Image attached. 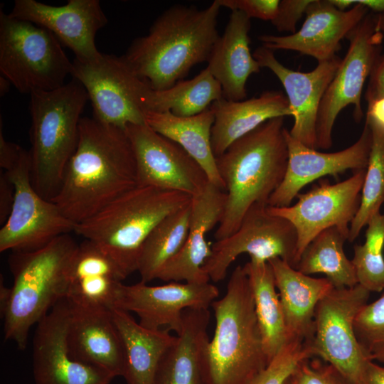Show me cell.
<instances>
[{
	"label": "cell",
	"mask_w": 384,
	"mask_h": 384,
	"mask_svg": "<svg viewBox=\"0 0 384 384\" xmlns=\"http://www.w3.org/2000/svg\"><path fill=\"white\" fill-rule=\"evenodd\" d=\"M137 186L135 155L125 129L82 117L76 149L51 201L77 225Z\"/></svg>",
	"instance_id": "6da1fadb"
},
{
	"label": "cell",
	"mask_w": 384,
	"mask_h": 384,
	"mask_svg": "<svg viewBox=\"0 0 384 384\" xmlns=\"http://www.w3.org/2000/svg\"><path fill=\"white\" fill-rule=\"evenodd\" d=\"M221 6L176 4L165 10L149 33L137 38L122 57L131 70L154 90L171 87L196 65L207 62L218 37Z\"/></svg>",
	"instance_id": "7a4b0ae2"
},
{
	"label": "cell",
	"mask_w": 384,
	"mask_h": 384,
	"mask_svg": "<svg viewBox=\"0 0 384 384\" xmlns=\"http://www.w3.org/2000/svg\"><path fill=\"white\" fill-rule=\"evenodd\" d=\"M284 119H269L215 157L226 193L215 240L234 233L251 206L268 205L271 195L282 183L288 161Z\"/></svg>",
	"instance_id": "3957f363"
},
{
	"label": "cell",
	"mask_w": 384,
	"mask_h": 384,
	"mask_svg": "<svg viewBox=\"0 0 384 384\" xmlns=\"http://www.w3.org/2000/svg\"><path fill=\"white\" fill-rule=\"evenodd\" d=\"M211 306L215 329L203 354L205 384H251L270 362L243 266L235 268L225 295Z\"/></svg>",
	"instance_id": "277c9868"
},
{
	"label": "cell",
	"mask_w": 384,
	"mask_h": 384,
	"mask_svg": "<svg viewBox=\"0 0 384 384\" xmlns=\"http://www.w3.org/2000/svg\"><path fill=\"white\" fill-rule=\"evenodd\" d=\"M78 245L64 234L38 250L10 255L14 283L2 319L4 338L14 341L18 349L26 348L31 327L66 297L70 267Z\"/></svg>",
	"instance_id": "5b68a950"
},
{
	"label": "cell",
	"mask_w": 384,
	"mask_h": 384,
	"mask_svg": "<svg viewBox=\"0 0 384 384\" xmlns=\"http://www.w3.org/2000/svg\"><path fill=\"white\" fill-rule=\"evenodd\" d=\"M30 97L31 181L41 196L52 201L76 149L81 114L88 96L83 86L73 78L58 89L36 91Z\"/></svg>",
	"instance_id": "8992f818"
},
{
	"label": "cell",
	"mask_w": 384,
	"mask_h": 384,
	"mask_svg": "<svg viewBox=\"0 0 384 384\" xmlns=\"http://www.w3.org/2000/svg\"><path fill=\"white\" fill-rule=\"evenodd\" d=\"M191 199L181 192L137 186L75 225L74 232L100 247L127 277L137 271L142 247L155 226Z\"/></svg>",
	"instance_id": "52a82bcc"
},
{
	"label": "cell",
	"mask_w": 384,
	"mask_h": 384,
	"mask_svg": "<svg viewBox=\"0 0 384 384\" xmlns=\"http://www.w3.org/2000/svg\"><path fill=\"white\" fill-rule=\"evenodd\" d=\"M72 62L48 29L0 10V72L22 94L65 85Z\"/></svg>",
	"instance_id": "ba28073f"
},
{
	"label": "cell",
	"mask_w": 384,
	"mask_h": 384,
	"mask_svg": "<svg viewBox=\"0 0 384 384\" xmlns=\"http://www.w3.org/2000/svg\"><path fill=\"white\" fill-rule=\"evenodd\" d=\"M348 50L329 84L319 106L316 120V149L332 146V131L339 113L353 105V118L359 123L363 112L361 96L364 84L381 55L383 36L377 14L369 12L347 35Z\"/></svg>",
	"instance_id": "9c48e42d"
},
{
	"label": "cell",
	"mask_w": 384,
	"mask_h": 384,
	"mask_svg": "<svg viewBox=\"0 0 384 384\" xmlns=\"http://www.w3.org/2000/svg\"><path fill=\"white\" fill-rule=\"evenodd\" d=\"M370 294L358 284L331 289L316 307L314 334L309 343L312 357L331 364L353 384L370 361L354 331L355 319L368 303Z\"/></svg>",
	"instance_id": "30bf717a"
},
{
	"label": "cell",
	"mask_w": 384,
	"mask_h": 384,
	"mask_svg": "<svg viewBox=\"0 0 384 384\" xmlns=\"http://www.w3.org/2000/svg\"><path fill=\"white\" fill-rule=\"evenodd\" d=\"M267 206H251L234 233L212 245L211 254L203 265L210 280H223L230 265L244 253L267 262L279 257L295 268L297 230L287 219L270 213Z\"/></svg>",
	"instance_id": "8fae6325"
},
{
	"label": "cell",
	"mask_w": 384,
	"mask_h": 384,
	"mask_svg": "<svg viewBox=\"0 0 384 384\" xmlns=\"http://www.w3.org/2000/svg\"><path fill=\"white\" fill-rule=\"evenodd\" d=\"M72 64L71 76L85 89L95 119L123 129L146 124L140 100L149 85L122 56L102 53L90 61L75 58Z\"/></svg>",
	"instance_id": "7c38bea8"
},
{
	"label": "cell",
	"mask_w": 384,
	"mask_h": 384,
	"mask_svg": "<svg viewBox=\"0 0 384 384\" xmlns=\"http://www.w3.org/2000/svg\"><path fill=\"white\" fill-rule=\"evenodd\" d=\"M5 172L15 193L11 213L0 230L1 252L38 250L55 238L74 231L75 224L32 186L28 151L23 150L16 164Z\"/></svg>",
	"instance_id": "4fadbf2b"
},
{
	"label": "cell",
	"mask_w": 384,
	"mask_h": 384,
	"mask_svg": "<svg viewBox=\"0 0 384 384\" xmlns=\"http://www.w3.org/2000/svg\"><path fill=\"white\" fill-rule=\"evenodd\" d=\"M365 174L366 169L356 171L334 184L322 180L307 192L299 193L292 206H267L270 213L287 219L297 230V265L309 243L329 228H338L348 239L350 225L360 206Z\"/></svg>",
	"instance_id": "5bb4252c"
},
{
	"label": "cell",
	"mask_w": 384,
	"mask_h": 384,
	"mask_svg": "<svg viewBox=\"0 0 384 384\" xmlns=\"http://www.w3.org/2000/svg\"><path fill=\"white\" fill-rule=\"evenodd\" d=\"M125 130L135 155L138 186H152L186 193H201L209 183L203 169L180 145L146 124Z\"/></svg>",
	"instance_id": "9a60e30c"
},
{
	"label": "cell",
	"mask_w": 384,
	"mask_h": 384,
	"mask_svg": "<svg viewBox=\"0 0 384 384\" xmlns=\"http://www.w3.org/2000/svg\"><path fill=\"white\" fill-rule=\"evenodd\" d=\"M219 295L216 286L206 283L171 282L149 286L139 282L121 284L114 307L135 313L139 324L150 329L166 327L176 334L181 329L186 309H208Z\"/></svg>",
	"instance_id": "2e32d148"
},
{
	"label": "cell",
	"mask_w": 384,
	"mask_h": 384,
	"mask_svg": "<svg viewBox=\"0 0 384 384\" xmlns=\"http://www.w3.org/2000/svg\"><path fill=\"white\" fill-rule=\"evenodd\" d=\"M70 312V302L64 298L37 324L33 339L35 383L110 384L114 377L109 373L70 354L66 342Z\"/></svg>",
	"instance_id": "e0dca14e"
},
{
	"label": "cell",
	"mask_w": 384,
	"mask_h": 384,
	"mask_svg": "<svg viewBox=\"0 0 384 384\" xmlns=\"http://www.w3.org/2000/svg\"><path fill=\"white\" fill-rule=\"evenodd\" d=\"M284 136L288 149L287 169L282 183L268 201L270 206H290L305 186L325 176L336 178L348 170L367 168L372 134L366 122L354 144L336 152H320L308 147L294 139L286 128Z\"/></svg>",
	"instance_id": "ac0fdd59"
},
{
	"label": "cell",
	"mask_w": 384,
	"mask_h": 384,
	"mask_svg": "<svg viewBox=\"0 0 384 384\" xmlns=\"http://www.w3.org/2000/svg\"><path fill=\"white\" fill-rule=\"evenodd\" d=\"M9 15L48 29L74 53L76 59L90 61L102 54L95 45V36L107 23V18L98 0H69L60 6L16 0Z\"/></svg>",
	"instance_id": "d6986e66"
},
{
	"label": "cell",
	"mask_w": 384,
	"mask_h": 384,
	"mask_svg": "<svg viewBox=\"0 0 384 384\" xmlns=\"http://www.w3.org/2000/svg\"><path fill=\"white\" fill-rule=\"evenodd\" d=\"M351 9L341 11L329 0H312L299 30L287 36L261 35L262 46L272 50H287L314 58L318 63L336 56L341 41L370 12L355 0H347Z\"/></svg>",
	"instance_id": "ffe728a7"
},
{
	"label": "cell",
	"mask_w": 384,
	"mask_h": 384,
	"mask_svg": "<svg viewBox=\"0 0 384 384\" xmlns=\"http://www.w3.org/2000/svg\"><path fill=\"white\" fill-rule=\"evenodd\" d=\"M252 55L260 67L271 70L284 87L294 118L289 134L306 146L316 149L319 108L342 58L336 55L318 63L309 72H301L284 66L273 50L262 46L257 48Z\"/></svg>",
	"instance_id": "44dd1931"
},
{
	"label": "cell",
	"mask_w": 384,
	"mask_h": 384,
	"mask_svg": "<svg viewBox=\"0 0 384 384\" xmlns=\"http://www.w3.org/2000/svg\"><path fill=\"white\" fill-rule=\"evenodd\" d=\"M225 203V191L210 182L201 193L192 197L186 242L160 269L156 279L164 282H209V277L203 270V265L211 254L206 237L220 223Z\"/></svg>",
	"instance_id": "7402d4cb"
},
{
	"label": "cell",
	"mask_w": 384,
	"mask_h": 384,
	"mask_svg": "<svg viewBox=\"0 0 384 384\" xmlns=\"http://www.w3.org/2000/svg\"><path fill=\"white\" fill-rule=\"evenodd\" d=\"M69 302L66 342L71 356L100 368L114 378L122 376L123 345L111 309L82 306Z\"/></svg>",
	"instance_id": "603a6c76"
},
{
	"label": "cell",
	"mask_w": 384,
	"mask_h": 384,
	"mask_svg": "<svg viewBox=\"0 0 384 384\" xmlns=\"http://www.w3.org/2000/svg\"><path fill=\"white\" fill-rule=\"evenodd\" d=\"M250 18L245 14L231 11L207 61L206 68L220 85L223 98L228 100H244L249 77L260 71L259 63L250 52Z\"/></svg>",
	"instance_id": "cb8c5ba5"
},
{
	"label": "cell",
	"mask_w": 384,
	"mask_h": 384,
	"mask_svg": "<svg viewBox=\"0 0 384 384\" xmlns=\"http://www.w3.org/2000/svg\"><path fill=\"white\" fill-rule=\"evenodd\" d=\"M279 292L288 341L309 343L319 302L334 287L327 278L305 274L279 257L267 261Z\"/></svg>",
	"instance_id": "d4e9b609"
},
{
	"label": "cell",
	"mask_w": 384,
	"mask_h": 384,
	"mask_svg": "<svg viewBox=\"0 0 384 384\" xmlns=\"http://www.w3.org/2000/svg\"><path fill=\"white\" fill-rule=\"evenodd\" d=\"M209 107L215 117L211 144L215 157L223 154L234 142L269 119L292 117L287 96L276 90L265 91L258 97L240 101L223 97Z\"/></svg>",
	"instance_id": "484cf974"
},
{
	"label": "cell",
	"mask_w": 384,
	"mask_h": 384,
	"mask_svg": "<svg viewBox=\"0 0 384 384\" xmlns=\"http://www.w3.org/2000/svg\"><path fill=\"white\" fill-rule=\"evenodd\" d=\"M208 309H186L180 332L157 368L154 384H205L203 354L209 341Z\"/></svg>",
	"instance_id": "4316f807"
},
{
	"label": "cell",
	"mask_w": 384,
	"mask_h": 384,
	"mask_svg": "<svg viewBox=\"0 0 384 384\" xmlns=\"http://www.w3.org/2000/svg\"><path fill=\"white\" fill-rule=\"evenodd\" d=\"M111 314L121 338L127 384H154L159 363L176 336L165 329H150L137 322L129 312L113 307Z\"/></svg>",
	"instance_id": "83f0119b"
},
{
	"label": "cell",
	"mask_w": 384,
	"mask_h": 384,
	"mask_svg": "<svg viewBox=\"0 0 384 384\" xmlns=\"http://www.w3.org/2000/svg\"><path fill=\"white\" fill-rule=\"evenodd\" d=\"M145 123L154 132L180 145L203 169L209 182L225 191L211 144L215 117L208 107L191 117H178L170 112H144Z\"/></svg>",
	"instance_id": "f1b7e54d"
},
{
	"label": "cell",
	"mask_w": 384,
	"mask_h": 384,
	"mask_svg": "<svg viewBox=\"0 0 384 384\" xmlns=\"http://www.w3.org/2000/svg\"><path fill=\"white\" fill-rule=\"evenodd\" d=\"M243 268L249 279L265 352L270 363L288 341L273 270L268 262L255 258H250Z\"/></svg>",
	"instance_id": "f546056e"
},
{
	"label": "cell",
	"mask_w": 384,
	"mask_h": 384,
	"mask_svg": "<svg viewBox=\"0 0 384 384\" xmlns=\"http://www.w3.org/2000/svg\"><path fill=\"white\" fill-rule=\"evenodd\" d=\"M223 97L220 85L206 68L193 78L179 81L170 88L154 90L148 87L140 102L144 112H170L185 117L202 112Z\"/></svg>",
	"instance_id": "4dcf8cb0"
},
{
	"label": "cell",
	"mask_w": 384,
	"mask_h": 384,
	"mask_svg": "<svg viewBox=\"0 0 384 384\" xmlns=\"http://www.w3.org/2000/svg\"><path fill=\"white\" fill-rule=\"evenodd\" d=\"M348 236L336 227L319 233L306 247L295 267L309 275L321 273L336 288L358 284L355 269L343 250Z\"/></svg>",
	"instance_id": "1f68e13d"
},
{
	"label": "cell",
	"mask_w": 384,
	"mask_h": 384,
	"mask_svg": "<svg viewBox=\"0 0 384 384\" xmlns=\"http://www.w3.org/2000/svg\"><path fill=\"white\" fill-rule=\"evenodd\" d=\"M190 217L191 203L167 215L149 233L138 260L141 282L155 279L160 269L180 251L188 235Z\"/></svg>",
	"instance_id": "d6a6232c"
},
{
	"label": "cell",
	"mask_w": 384,
	"mask_h": 384,
	"mask_svg": "<svg viewBox=\"0 0 384 384\" xmlns=\"http://www.w3.org/2000/svg\"><path fill=\"white\" fill-rule=\"evenodd\" d=\"M372 134V144L361 190L358 210L351 222L348 240L354 241L370 218L380 212L384 203V129L366 122Z\"/></svg>",
	"instance_id": "836d02e7"
},
{
	"label": "cell",
	"mask_w": 384,
	"mask_h": 384,
	"mask_svg": "<svg viewBox=\"0 0 384 384\" xmlns=\"http://www.w3.org/2000/svg\"><path fill=\"white\" fill-rule=\"evenodd\" d=\"M384 232L368 228L363 245L353 247V265L358 284L369 292H380L384 289Z\"/></svg>",
	"instance_id": "e575fe53"
},
{
	"label": "cell",
	"mask_w": 384,
	"mask_h": 384,
	"mask_svg": "<svg viewBox=\"0 0 384 384\" xmlns=\"http://www.w3.org/2000/svg\"><path fill=\"white\" fill-rule=\"evenodd\" d=\"M354 331L365 356L384 363V294L361 309L354 321Z\"/></svg>",
	"instance_id": "d590c367"
},
{
	"label": "cell",
	"mask_w": 384,
	"mask_h": 384,
	"mask_svg": "<svg viewBox=\"0 0 384 384\" xmlns=\"http://www.w3.org/2000/svg\"><path fill=\"white\" fill-rule=\"evenodd\" d=\"M104 275L119 281L127 276L100 247L85 239L79 244L69 271V282L89 276Z\"/></svg>",
	"instance_id": "8d00e7d4"
},
{
	"label": "cell",
	"mask_w": 384,
	"mask_h": 384,
	"mask_svg": "<svg viewBox=\"0 0 384 384\" xmlns=\"http://www.w3.org/2000/svg\"><path fill=\"white\" fill-rule=\"evenodd\" d=\"M309 358L312 355L307 343L288 341L251 384H284L297 365Z\"/></svg>",
	"instance_id": "74e56055"
},
{
	"label": "cell",
	"mask_w": 384,
	"mask_h": 384,
	"mask_svg": "<svg viewBox=\"0 0 384 384\" xmlns=\"http://www.w3.org/2000/svg\"><path fill=\"white\" fill-rule=\"evenodd\" d=\"M289 381L290 384H353L331 364L317 357L302 361Z\"/></svg>",
	"instance_id": "f35d334b"
},
{
	"label": "cell",
	"mask_w": 384,
	"mask_h": 384,
	"mask_svg": "<svg viewBox=\"0 0 384 384\" xmlns=\"http://www.w3.org/2000/svg\"><path fill=\"white\" fill-rule=\"evenodd\" d=\"M220 6L240 11L249 18H256L272 21L276 16L279 0H218Z\"/></svg>",
	"instance_id": "ab89813d"
},
{
	"label": "cell",
	"mask_w": 384,
	"mask_h": 384,
	"mask_svg": "<svg viewBox=\"0 0 384 384\" xmlns=\"http://www.w3.org/2000/svg\"><path fill=\"white\" fill-rule=\"evenodd\" d=\"M312 0H282L279 1L277 15L271 21L280 32L295 33L296 26Z\"/></svg>",
	"instance_id": "60d3db41"
},
{
	"label": "cell",
	"mask_w": 384,
	"mask_h": 384,
	"mask_svg": "<svg viewBox=\"0 0 384 384\" xmlns=\"http://www.w3.org/2000/svg\"><path fill=\"white\" fill-rule=\"evenodd\" d=\"M364 97L368 103L384 97V53L379 56L369 76Z\"/></svg>",
	"instance_id": "b9f144b4"
},
{
	"label": "cell",
	"mask_w": 384,
	"mask_h": 384,
	"mask_svg": "<svg viewBox=\"0 0 384 384\" xmlns=\"http://www.w3.org/2000/svg\"><path fill=\"white\" fill-rule=\"evenodd\" d=\"M14 186L6 172L0 175V223L8 219L14 201Z\"/></svg>",
	"instance_id": "7bdbcfd3"
},
{
	"label": "cell",
	"mask_w": 384,
	"mask_h": 384,
	"mask_svg": "<svg viewBox=\"0 0 384 384\" xmlns=\"http://www.w3.org/2000/svg\"><path fill=\"white\" fill-rule=\"evenodd\" d=\"M0 123V166L5 171L11 170L18 161L24 149L16 144L7 141L3 134Z\"/></svg>",
	"instance_id": "ee69618b"
},
{
	"label": "cell",
	"mask_w": 384,
	"mask_h": 384,
	"mask_svg": "<svg viewBox=\"0 0 384 384\" xmlns=\"http://www.w3.org/2000/svg\"><path fill=\"white\" fill-rule=\"evenodd\" d=\"M354 384H384V366L368 361Z\"/></svg>",
	"instance_id": "f6af8a7d"
},
{
	"label": "cell",
	"mask_w": 384,
	"mask_h": 384,
	"mask_svg": "<svg viewBox=\"0 0 384 384\" xmlns=\"http://www.w3.org/2000/svg\"><path fill=\"white\" fill-rule=\"evenodd\" d=\"M366 119L384 129V97L368 103Z\"/></svg>",
	"instance_id": "bcb514c9"
},
{
	"label": "cell",
	"mask_w": 384,
	"mask_h": 384,
	"mask_svg": "<svg viewBox=\"0 0 384 384\" xmlns=\"http://www.w3.org/2000/svg\"><path fill=\"white\" fill-rule=\"evenodd\" d=\"M11 294V287H7L4 283V277L0 278V312L1 318L4 317L9 304Z\"/></svg>",
	"instance_id": "7dc6e473"
},
{
	"label": "cell",
	"mask_w": 384,
	"mask_h": 384,
	"mask_svg": "<svg viewBox=\"0 0 384 384\" xmlns=\"http://www.w3.org/2000/svg\"><path fill=\"white\" fill-rule=\"evenodd\" d=\"M355 1L362 4L373 14H384V0H355Z\"/></svg>",
	"instance_id": "c3c4849f"
},
{
	"label": "cell",
	"mask_w": 384,
	"mask_h": 384,
	"mask_svg": "<svg viewBox=\"0 0 384 384\" xmlns=\"http://www.w3.org/2000/svg\"><path fill=\"white\" fill-rule=\"evenodd\" d=\"M11 83L10 81L5 77L0 76V95L4 96L6 95L10 89Z\"/></svg>",
	"instance_id": "681fc988"
},
{
	"label": "cell",
	"mask_w": 384,
	"mask_h": 384,
	"mask_svg": "<svg viewBox=\"0 0 384 384\" xmlns=\"http://www.w3.org/2000/svg\"><path fill=\"white\" fill-rule=\"evenodd\" d=\"M378 28L380 31L384 41V14H377Z\"/></svg>",
	"instance_id": "f907efd6"
},
{
	"label": "cell",
	"mask_w": 384,
	"mask_h": 384,
	"mask_svg": "<svg viewBox=\"0 0 384 384\" xmlns=\"http://www.w3.org/2000/svg\"><path fill=\"white\" fill-rule=\"evenodd\" d=\"M284 384H290V383H289V378L286 380V382L284 383Z\"/></svg>",
	"instance_id": "816d5d0a"
}]
</instances>
